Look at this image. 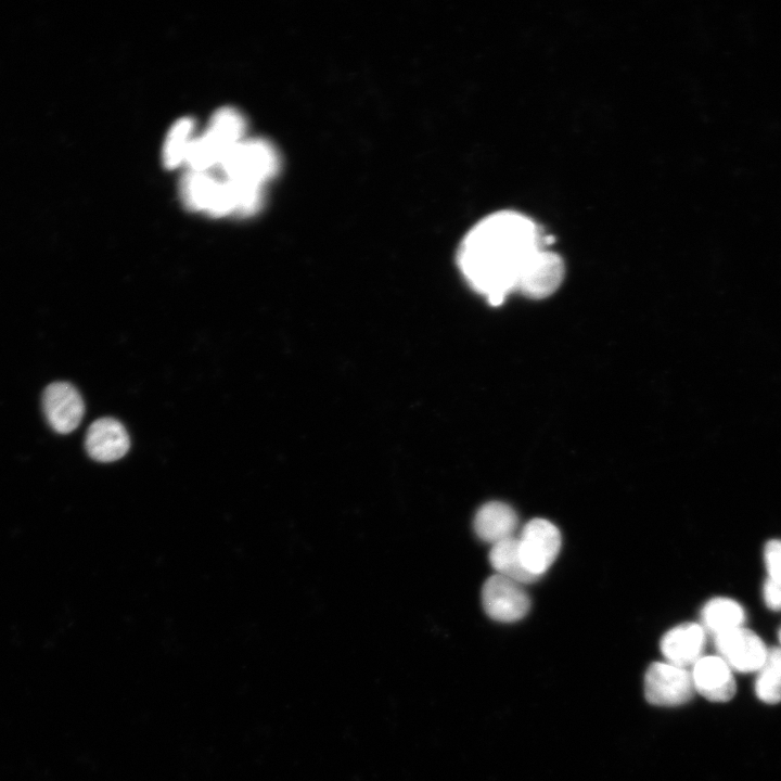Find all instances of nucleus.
I'll use <instances>...</instances> for the list:
<instances>
[{"label":"nucleus","instance_id":"nucleus-1","mask_svg":"<svg viewBox=\"0 0 781 781\" xmlns=\"http://www.w3.org/2000/svg\"><path fill=\"white\" fill-rule=\"evenodd\" d=\"M538 227L515 212L492 214L466 234L459 249L460 269L470 285L492 305L503 302L545 247Z\"/></svg>","mask_w":781,"mask_h":781},{"label":"nucleus","instance_id":"nucleus-2","mask_svg":"<svg viewBox=\"0 0 781 781\" xmlns=\"http://www.w3.org/2000/svg\"><path fill=\"white\" fill-rule=\"evenodd\" d=\"M277 149L267 140H242L222 156L220 166L225 178L264 185L280 168Z\"/></svg>","mask_w":781,"mask_h":781},{"label":"nucleus","instance_id":"nucleus-3","mask_svg":"<svg viewBox=\"0 0 781 781\" xmlns=\"http://www.w3.org/2000/svg\"><path fill=\"white\" fill-rule=\"evenodd\" d=\"M694 693L691 671L668 662H655L644 675V695L657 706H677L691 700Z\"/></svg>","mask_w":781,"mask_h":781},{"label":"nucleus","instance_id":"nucleus-4","mask_svg":"<svg viewBox=\"0 0 781 781\" xmlns=\"http://www.w3.org/2000/svg\"><path fill=\"white\" fill-rule=\"evenodd\" d=\"M517 540L523 564L536 578L552 565L561 548L558 527L545 518L529 521Z\"/></svg>","mask_w":781,"mask_h":781},{"label":"nucleus","instance_id":"nucleus-5","mask_svg":"<svg viewBox=\"0 0 781 781\" xmlns=\"http://www.w3.org/2000/svg\"><path fill=\"white\" fill-rule=\"evenodd\" d=\"M482 604L490 618L512 623L527 614L530 601L522 584L495 574L483 585Z\"/></svg>","mask_w":781,"mask_h":781},{"label":"nucleus","instance_id":"nucleus-6","mask_svg":"<svg viewBox=\"0 0 781 781\" xmlns=\"http://www.w3.org/2000/svg\"><path fill=\"white\" fill-rule=\"evenodd\" d=\"M715 648L717 655L739 673L758 671L768 653L759 636L743 626L716 635Z\"/></svg>","mask_w":781,"mask_h":781},{"label":"nucleus","instance_id":"nucleus-7","mask_svg":"<svg viewBox=\"0 0 781 781\" xmlns=\"http://www.w3.org/2000/svg\"><path fill=\"white\" fill-rule=\"evenodd\" d=\"M43 412L50 426L57 433L73 432L80 423L85 405L78 390L65 382L50 384L42 397Z\"/></svg>","mask_w":781,"mask_h":781},{"label":"nucleus","instance_id":"nucleus-8","mask_svg":"<svg viewBox=\"0 0 781 781\" xmlns=\"http://www.w3.org/2000/svg\"><path fill=\"white\" fill-rule=\"evenodd\" d=\"M694 691L710 702H727L737 691L732 669L718 655L700 657L692 666Z\"/></svg>","mask_w":781,"mask_h":781},{"label":"nucleus","instance_id":"nucleus-9","mask_svg":"<svg viewBox=\"0 0 781 781\" xmlns=\"http://www.w3.org/2000/svg\"><path fill=\"white\" fill-rule=\"evenodd\" d=\"M563 278L564 263L562 258L543 248L524 272L516 292L532 299L546 298L559 289Z\"/></svg>","mask_w":781,"mask_h":781},{"label":"nucleus","instance_id":"nucleus-10","mask_svg":"<svg viewBox=\"0 0 781 781\" xmlns=\"http://www.w3.org/2000/svg\"><path fill=\"white\" fill-rule=\"evenodd\" d=\"M85 445L93 460L112 462L126 454L130 441L121 423L112 418H102L88 428Z\"/></svg>","mask_w":781,"mask_h":781},{"label":"nucleus","instance_id":"nucleus-11","mask_svg":"<svg viewBox=\"0 0 781 781\" xmlns=\"http://www.w3.org/2000/svg\"><path fill=\"white\" fill-rule=\"evenodd\" d=\"M705 645L703 626L687 623L668 630L661 640V651L666 662L687 668L702 657Z\"/></svg>","mask_w":781,"mask_h":781},{"label":"nucleus","instance_id":"nucleus-12","mask_svg":"<svg viewBox=\"0 0 781 781\" xmlns=\"http://www.w3.org/2000/svg\"><path fill=\"white\" fill-rule=\"evenodd\" d=\"M517 523L516 512L509 504L490 501L477 510L473 527L479 539L495 545L513 537Z\"/></svg>","mask_w":781,"mask_h":781},{"label":"nucleus","instance_id":"nucleus-13","mask_svg":"<svg viewBox=\"0 0 781 781\" xmlns=\"http://www.w3.org/2000/svg\"><path fill=\"white\" fill-rule=\"evenodd\" d=\"M245 129L246 121L243 115L233 107L225 106L213 114L203 135L222 158L229 149L243 140Z\"/></svg>","mask_w":781,"mask_h":781},{"label":"nucleus","instance_id":"nucleus-14","mask_svg":"<svg viewBox=\"0 0 781 781\" xmlns=\"http://www.w3.org/2000/svg\"><path fill=\"white\" fill-rule=\"evenodd\" d=\"M489 562L498 575L520 584L533 582L537 578L528 573L523 564L518 540L510 537L492 545Z\"/></svg>","mask_w":781,"mask_h":781},{"label":"nucleus","instance_id":"nucleus-15","mask_svg":"<svg viewBox=\"0 0 781 781\" xmlns=\"http://www.w3.org/2000/svg\"><path fill=\"white\" fill-rule=\"evenodd\" d=\"M702 623L715 636L743 626L745 612L742 605L730 598H714L702 609Z\"/></svg>","mask_w":781,"mask_h":781},{"label":"nucleus","instance_id":"nucleus-16","mask_svg":"<svg viewBox=\"0 0 781 781\" xmlns=\"http://www.w3.org/2000/svg\"><path fill=\"white\" fill-rule=\"evenodd\" d=\"M218 177L209 171L189 170L180 182L184 206L193 212H205Z\"/></svg>","mask_w":781,"mask_h":781},{"label":"nucleus","instance_id":"nucleus-17","mask_svg":"<svg viewBox=\"0 0 781 781\" xmlns=\"http://www.w3.org/2000/svg\"><path fill=\"white\" fill-rule=\"evenodd\" d=\"M757 697L767 704L781 702V648L768 649L755 680Z\"/></svg>","mask_w":781,"mask_h":781},{"label":"nucleus","instance_id":"nucleus-18","mask_svg":"<svg viewBox=\"0 0 781 781\" xmlns=\"http://www.w3.org/2000/svg\"><path fill=\"white\" fill-rule=\"evenodd\" d=\"M194 127L195 121L191 117H181L170 127L163 148V163L166 168L175 169L184 163Z\"/></svg>","mask_w":781,"mask_h":781},{"label":"nucleus","instance_id":"nucleus-19","mask_svg":"<svg viewBox=\"0 0 781 781\" xmlns=\"http://www.w3.org/2000/svg\"><path fill=\"white\" fill-rule=\"evenodd\" d=\"M768 578L781 584V539L769 540L764 550Z\"/></svg>","mask_w":781,"mask_h":781},{"label":"nucleus","instance_id":"nucleus-20","mask_svg":"<svg viewBox=\"0 0 781 781\" xmlns=\"http://www.w3.org/2000/svg\"><path fill=\"white\" fill-rule=\"evenodd\" d=\"M763 596L767 607L772 611H781V584L767 578L764 584Z\"/></svg>","mask_w":781,"mask_h":781},{"label":"nucleus","instance_id":"nucleus-21","mask_svg":"<svg viewBox=\"0 0 781 781\" xmlns=\"http://www.w3.org/2000/svg\"><path fill=\"white\" fill-rule=\"evenodd\" d=\"M779 640H780V642H781V628H780V630H779Z\"/></svg>","mask_w":781,"mask_h":781}]
</instances>
